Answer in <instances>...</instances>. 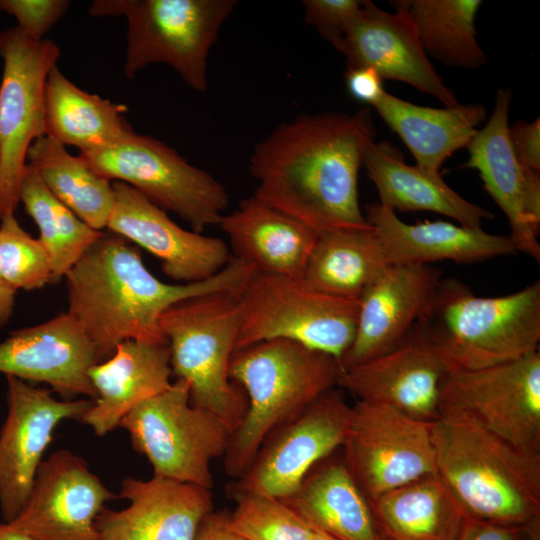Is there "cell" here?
Here are the masks:
<instances>
[{
    "mask_svg": "<svg viewBox=\"0 0 540 540\" xmlns=\"http://www.w3.org/2000/svg\"><path fill=\"white\" fill-rule=\"evenodd\" d=\"M0 224V277L14 289L33 290L51 281L48 253L39 238H33L14 214L3 216Z\"/></svg>",
    "mask_w": 540,
    "mask_h": 540,
    "instance_id": "8d00e7d4",
    "label": "cell"
},
{
    "mask_svg": "<svg viewBox=\"0 0 540 540\" xmlns=\"http://www.w3.org/2000/svg\"><path fill=\"white\" fill-rule=\"evenodd\" d=\"M383 79L370 67H347L345 83L356 100L374 106L384 94Z\"/></svg>",
    "mask_w": 540,
    "mask_h": 540,
    "instance_id": "60d3db41",
    "label": "cell"
},
{
    "mask_svg": "<svg viewBox=\"0 0 540 540\" xmlns=\"http://www.w3.org/2000/svg\"><path fill=\"white\" fill-rule=\"evenodd\" d=\"M531 540H540L539 525L532 530Z\"/></svg>",
    "mask_w": 540,
    "mask_h": 540,
    "instance_id": "7dc6e473",
    "label": "cell"
},
{
    "mask_svg": "<svg viewBox=\"0 0 540 540\" xmlns=\"http://www.w3.org/2000/svg\"><path fill=\"white\" fill-rule=\"evenodd\" d=\"M134 450L145 456L153 476L211 489V462L223 457L230 429L215 414L190 403L185 381L140 403L120 422Z\"/></svg>",
    "mask_w": 540,
    "mask_h": 540,
    "instance_id": "30bf717a",
    "label": "cell"
},
{
    "mask_svg": "<svg viewBox=\"0 0 540 540\" xmlns=\"http://www.w3.org/2000/svg\"><path fill=\"white\" fill-rule=\"evenodd\" d=\"M509 142L517 161L524 168L540 172V119L516 121L509 125Z\"/></svg>",
    "mask_w": 540,
    "mask_h": 540,
    "instance_id": "ab89813d",
    "label": "cell"
},
{
    "mask_svg": "<svg viewBox=\"0 0 540 540\" xmlns=\"http://www.w3.org/2000/svg\"><path fill=\"white\" fill-rule=\"evenodd\" d=\"M60 49L35 41L17 27L0 32V218L14 214L32 143L45 136L44 91Z\"/></svg>",
    "mask_w": 540,
    "mask_h": 540,
    "instance_id": "8fae6325",
    "label": "cell"
},
{
    "mask_svg": "<svg viewBox=\"0 0 540 540\" xmlns=\"http://www.w3.org/2000/svg\"><path fill=\"white\" fill-rule=\"evenodd\" d=\"M368 501L378 529L387 540H457L466 518L436 474Z\"/></svg>",
    "mask_w": 540,
    "mask_h": 540,
    "instance_id": "4dcf8cb0",
    "label": "cell"
},
{
    "mask_svg": "<svg viewBox=\"0 0 540 540\" xmlns=\"http://www.w3.org/2000/svg\"><path fill=\"white\" fill-rule=\"evenodd\" d=\"M405 3L427 56L463 69H478L486 63L475 28L481 0H405Z\"/></svg>",
    "mask_w": 540,
    "mask_h": 540,
    "instance_id": "836d02e7",
    "label": "cell"
},
{
    "mask_svg": "<svg viewBox=\"0 0 540 540\" xmlns=\"http://www.w3.org/2000/svg\"><path fill=\"white\" fill-rule=\"evenodd\" d=\"M65 147L43 136L30 146L27 164L76 216L91 228L103 231L114 205L112 182L96 173L80 155H71Z\"/></svg>",
    "mask_w": 540,
    "mask_h": 540,
    "instance_id": "d6a6232c",
    "label": "cell"
},
{
    "mask_svg": "<svg viewBox=\"0 0 540 540\" xmlns=\"http://www.w3.org/2000/svg\"><path fill=\"white\" fill-rule=\"evenodd\" d=\"M311 526V525H310ZM312 528V540H336L322 530L311 526Z\"/></svg>",
    "mask_w": 540,
    "mask_h": 540,
    "instance_id": "bcb514c9",
    "label": "cell"
},
{
    "mask_svg": "<svg viewBox=\"0 0 540 540\" xmlns=\"http://www.w3.org/2000/svg\"><path fill=\"white\" fill-rule=\"evenodd\" d=\"M236 5L235 0H95L88 13L126 18L127 78L148 65L165 63L190 88L204 93L210 50Z\"/></svg>",
    "mask_w": 540,
    "mask_h": 540,
    "instance_id": "52a82bcc",
    "label": "cell"
},
{
    "mask_svg": "<svg viewBox=\"0 0 540 540\" xmlns=\"http://www.w3.org/2000/svg\"><path fill=\"white\" fill-rule=\"evenodd\" d=\"M0 540H37L30 535L13 528L7 522H0Z\"/></svg>",
    "mask_w": 540,
    "mask_h": 540,
    "instance_id": "f6af8a7d",
    "label": "cell"
},
{
    "mask_svg": "<svg viewBox=\"0 0 540 540\" xmlns=\"http://www.w3.org/2000/svg\"><path fill=\"white\" fill-rule=\"evenodd\" d=\"M232 529L244 540H312L311 526L284 501L256 493L231 496Z\"/></svg>",
    "mask_w": 540,
    "mask_h": 540,
    "instance_id": "d590c367",
    "label": "cell"
},
{
    "mask_svg": "<svg viewBox=\"0 0 540 540\" xmlns=\"http://www.w3.org/2000/svg\"><path fill=\"white\" fill-rule=\"evenodd\" d=\"M341 365L334 357L286 339L236 350L229 376L246 394V413L230 436L224 470L240 478L266 438L338 384Z\"/></svg>",
    "mask_w": 540,
    "mask_h": 540,
    "instance_id": "5b68a950",
    "label": "cell"
},
{
    "mask_svg": "<svg viewBox=\"0 0 540 540\" xmlns=\"http://www.w3.org/2000/svg\"><path fill=\"white\" fill-rule=\"evenodd\" d=\"M445 365L416 325L391 350L341 369L338 384L363 401L393 408L412 418L433 422Z\"/></svg>",
    "mask_w": 540,
    "mask_h": 540,
    "instance_id": "ac0fdd59",
    "label": "cell"
},
{
    "mask_svg": "<svg viewBox=\"0 0 540 540\" xmlns=\"http://www.w3.org/2000/svg\"><path fill=\"white\" fill-rule=\"evenodd\" d=\"M254 273L251 265L231 255L209 279L164 283L148 270L127 239L103 231L65 275L67 313L93 342L102 362L125 340L167 343L159 325L167 308L217 291L238 296Z\"/></svg>",
    "mask_w": 540,
    "mask_h": 540,
    "instance_id": "7a4b0ae2",
    "label": "cell"
},
{
    "mask_svg": "<svg viewBox=\"0 0 540 540\" xmlns=\"http://www.w3.org/2000/svg\"><path fill=\"white\" fill-rule=\"evenodd\" d=\"M415 325L446 371L522 359L539 351L540 282L507 295L480 297L458 279L442 278Z\"/></svg>",
    "mask_w": 540,
    "mask_h": 540,
    "instance_id": "277c9868",
    "label": "cell"
},
{
    "mask_svg": "<svg viewBox=\"0 0 540 540\" xmlns=\"http://www.w3.org/2000/svg\"><path fill=\"white\" fill-rule=\"evenodd\" d=\"M529 527L502 525L466 516L457 540H523Z\"/></svg>",
    "mask_w": 540,
    "mask_h": 540,
    "instance_id": "b9f144b4",
    "label": "cell"
},
{
    "mask_svg": "<svg viewBox=\"0 0 540 540\" xmlns=\"http://www.w3.org/2000/svg\"><path fill=\"white\" fill-rule=\"evenodd\" d=\"M237 302L240 330L235 351L286 339L340 363L355 336L359 300L324 293L304 276L255 272Z\"/></svg>",
    "mask_w": 540,
    "mask_h": 540,
    "instance_id": "ba28073f",
    "label": "cell"
},
{
    "mask_svg": "<svg viewBox=\"0 0 540 540\" xmlns=\"http://www.w3.org/2000/svg\"><path fill=\"white\" fill-rule=\"evenodd\" d=\"M372 140L370 109L300 114L253 148L254 195L317 233L371 228L360 208L358 175Z\"/></svg>",
    "mask_w": 540,
    "mask_h": 540,
    "instance_id": "6da1fadb",
    "label": "cell"
},
{
    "mask_svg": "<svg viewBox=\"0 0 540 540\" xmlns=\"http://www.w3.org/2000/svg\"><path fill=\"white\" fill-rule=\"evenodd\" d=\"M512 97L509 88L497 90L488 121L466 146L469 158L463 167L479 173L485 190L508 219L516 250L539 262L540 178L520 165L512 151L508 137Z\"/></svg>",
    "mask_w": 540,
    "mask_h": 540,
    "instance_id": "e0dca14e",
    "label": "cell"
},
{
    "mask_svg": "<svg viewBox=\"0 0 540 540\" xmlns=\"http://www.w3.org/2000/svg\"><path fill=\"white\" fill-rule=\"evenodd\" d=\"M436 475L466 516L529 527L540 517V455L525 452L464 417L431 424Z\"/></svg>",
    "mask_w": 540,
    "mask_h": 540,
    "instance_id": "3957f363",
    "label": "cell"
},
{
    "mask_svg": "<svg viewBox=\"0 0 540 540\" xmlns=\"http://www.w3.org/2000/svg\"><path fill=\"white\" fill-rule=\"evenodd\" d=\"M442 273L429 265H390L359 299L354 339L341 369L381 355L412 329Z\"/></svg>",
    "mask_w": 540,
    "mask_h": 540,
    "instance_id": "603a6c76",
    "label": "cell"
},
{
    "mask_svg": "<svg viewBox=\"0 0 540 540\" xmlns=\"http://www.w3.org/2000/svg\"><path fill=\"white\" fill-rule=\"evenodd\" d=\"M8 413L0 429V510L12 522L32 489L43 455L63 420L81 421L91 399L57 400L51 391L6 376Z\"/></svg>",
    "mask_w": 540,
    "mask_h": 540,
    "instance_id": "9a60e30c",
    "label": "cell"
},
{
    "mask_svg": "<svg viewBox=\"0 0 540 540\" xmlns=\"http://www.w3.org/2000/svg\"><path fill=\"white\" fill-rule=\"evenodd\" d=\"M373 108L407 146L416 166L433 177H442L444 161L468 145L487 115L478 103L433 108L386 91Z\"/></svg>",
    "mask_w": 540,
    "mask_h": 540,
    "instance_id": "4316f807",
    "label": "cell"
},
{
    "mask_svg": "<svg viewBox=\"0 0 540 540\" xmlns=\"http://www.w3.org/2000/svg\"><path fill=\"white\" fill-rule=\"evenodd\" d=\"M112 185L114 205L106 229L157 257L163 272L173 280L209 279L230 260L222 239L183 229L130 185L120 181Z\"/></svg>",
    "mask_w": 540,
    "mask_h": 540,
    "instance_id": "ffe728a7",
    "label": "cell"
},
{
    "mask_svg": "<svg viewBox=\"0 0 540 540\" xmlns=\"http://www.w3.org/2000/svg\"><path fill=\"white\" fill-rule=\"evenodd\" d=\"M390 266L373 227L318 233L304 277L316 289L359 300Z\"/></svg>",
    "mask_w": 540,
    "mask_h": 540,
    "instance_id": "1f68e13d",
    "label": "cell"
},
{
    "mask_svg": "<svg viewBox=\"0 0 540 540\" xmlns=\"http://www.w3.org/2000/svg\"><path fill=\"white\" fill-rule=\"evenodd\" d=\"M281 500L336 540H385L367 497L342 458L319 462L298 489Z\"/></svg>",
    "mask_w": 540,
    "mask_h": 540,
    "instance_id": "f1b7e54d",
    "label": "cell"
},
{
    "mask_svg": "<svg viewBox=\"0 0 540 540\" xmlns=\"http://www.w3.org/2000/svg\"><path fill=\"white\" fill-rule=\"evenodd\" d=\"M19 199L39 228V240L50 259L51 281L65 277L103 233L91 228L58 200L28 164L22 176Z\"/></svg>",
    "mask_w": 540,
    "mask_h": 540,
    "instance_id": "e575fe53",
    "label": "cell"
},
{
    "mask_svg": "<svg viewBox=\"0 0 540 540\" xmlns=\"http://www.w3.org/2000/svg\"><path fill=\"white\" fill-rule=\"evenodd\" d=\"M0 282H2L1 277H0ZM2 283H3V282H2Z\"/></svg>",
    "mask_w": 540,
    "mask_h": 540,
    "instance_id": "c3c4849f",
    "label": "cell"
},
{
    "mask_svg": "<svg viewBox=\"0 0 540 540\" xmlns=\"http://www.w3.org/2000/svg\"><path fill=\"white\" fill-rule=\"evenodd\" d=\"M441 414L464 417L511 445L540 455L539 351L487 368L447 371Z\"/></svg>",
    "mask_w": 540,
    "mask_h": 540,
    "instance_id": "7c38bea8",
    "label": "cell"
},
{
    "mask_svg": "<svg viewBox=\"0 0 540 540\" xmlns=\"http://www.w3.org/2000/svg\"><path fill=\"white\" fill-rule=\"evenodd\" d=\"M88 376L97 398L81 421L104 436L137 405L171 386L170 348L168 343L125 340Z\"/></svg>",
    "mask_w": 540,
    "mask_h": 540,
    "instance_id": "d4e9b609",
    "label": "cell"
},
{
    "mask_svg": "<svg viewBox=\"0 0 540 540\" xmlns=\"http://www.w3.org/2000/svg\"><path fill=\"white\" fill-rule=\"evenodd\" d=\"M159 325L172 375L188 385L190 403L215 414L232 434L248 405L229 376L240 330L237 296L217 291L183 299L164 311Z\"/></svg>",
    "mask_w": 540,
    "mask_h": 540,
    "instance_id": "8992f818",
    "label": "cell"
},
{
    "mask_svg": "<svg viewBox=\"0 0 540 540\" xmlns=\"http://www.w3.org/2000/svg\"><path fill=\"white\" fill-rule=\"evenodd\" d=\"M365 210L390 265H429L441 260L471 263L517 252L509 236L482 228L441 220L408 224L380 203L368 204Z\"/></svg>",
    "mask_w": 540,
    "mask_h": 540,
    "instance_id": "cb8c5ba5",
    "label": "cell"
},
{
    "mask_svg": "<svg viewBox=\"0 0 540 540\" xmlns=\"http://www.w3.org/2000/svg\"><path fill=\"white\" fill-rule=\"evenodd\" d=\"M79 155L100 176L130 185L197 233L218 225L229 205L225 187L212 175L160 140L134 130L112 146Z\"/></svg>",
    "mask_w": 540,
    "mask_h": 540,
    "instance_id": "9c48e42d",
    "label": "cell"
},
{
    "mask_svg": "<svg viewBox=\"0 0 540 540\" xmlns=\"http://www.w3.org/2000/svg\"><path fill=\"white\" fill-rule=\"evenodd\" d=\"M127 107L89 93L70 81L55 65L44 91L45 136L80 152L112 146L133 131Z\"/></svg>",
    "mask_w": 540,
    "mask_h": 540,
    "instance_id": "f546056e",
    "label": "cell"
},
{
    "mask_svg": "<svg viewBox=\"0 0 540 540\" xmlns=\"http://www.w3.org/2000/svg\"><path fill=\"white\" fill-rule=\"evenodd\" d=\"M363 166L377 189L380 204L394 212L430 211L474 229L493 218L490 211L459 195L442 177L406 164L385 143L372 140L366 145Z\"/></svg>",
    "mask_w": 540,
    "mask_h": 540,
    "instance_id": "83f0119b",
    "label": "cell"
},
{
    "mask_svg": "<svg viewBox=\"0 0 540 540\" xmlns=\"http://www.w3.org/2000/svg\"><path fill=\"white\" fill-rule=\"evenodd\" d=\"M385 540H387V539H385Z\"/></svg>",
    "mask_w": 540,
    "mask_h": 540,
    "instance_id": "681fc988",
    "label": "cell"
},
{
    "mask_svg": "<svg viewBox=\"0 0 540 540\" xmlns=\"http://www.w3.org/2000/svg\"><path fill=\"white\" fill-rule=\"evenodd\" d=\"M16 291L0 282V329L9 321L14 307Z\"/></svg>",
    "mask_w": 540,
    "mask_h": 540,
    "instance_id": "ee69618b",
    "label": "cell"
},
{
    "mask_svg": "<svg viewBox=\"0 0 540 540\" xmlns=\"http://www.w3.org/2000/svg\"><path fill=\"white\" fill-rule=\"evenodd\" d=\"M431 424L384 405L352 406L342 459L368 500L436 474Z\"/></svg>",
    "mask_w": 540,
    "mask_h": 540,
    "instance_id": "4fadbf2b",
    "label": "cell"
},
{
    "mask_svg": "<svg viewBox=\"0 0 540 540\" xmlns=\"http://www.w3.org/2000/svg\"><path fill=\"white\" fill-rule=\"evenodd\" d=\"M116 497L82 457L57 450L41 462L22 510L9 524L37 540H102L96 518Z\"/></svg>",
    "mask_w": 540,
    "mask_h": 540,
    "instance_id": "2e32d148",
    "label": "cell"
},
{
    "mask_svg": "<svg viewBox=\"0 0 540 540\" xmlns=\"http://www.w3.org/2000/svg\"><path fill=\"white\" fill-rule=\"evenodd\" d=\"M364 0H303L305 22L337 51Z\"/></svg>",
    "mask_w": 540,
    "mask_h": 540,
    "instance_id": "74e56055",
    "label": "cell"
},
{
    "mask_svg": "<svg viewBox=\"0 0 540 540\" xmlns=\"http://www.w3.org/2000/svg\"><path fill=\"white\" fill-rule=\"evenodd\" d=\"M99 362L93 342L67 312L16 330L0 343V373L46 383L64 400H96L88 371Z\"/></svg>",
    "mask_w": 540,
    "mask_h": 540,
    "instance_id": "44dd1931",
    "label": "cell"
},
{
    "mask_svg": "<svg viewBox=\"0 0 540 540\" xmlns=\"http://www.w3.org/2000/svg\"><path fill=\"white\" fill-rule=\"evenodd\" d=\"M218 225L229 238L232 256L267 274L304 276L318 235L254 194Z\"/></svg>",
    "mask_w": 540,
    "mask_h": 540,
    "instance_id": "484cf974",
    "label": "cell"
},
{
    "mask_svg": "<svg viewBox=\"0 0 540 540\" xmlns=\"http://www.w3.org/2000/svg\"><path fill=\"white\" fill-rule=\"evenodd\" d=\"M393 6L395 11L388 12L364 0L338 49L346 57L347 67H370L383 80L411 85L445 107L459 105L424 52L405 0L393 2Z\"/></svg>",
    "mask_w": 540,
    "mask_h": 540,
    "instance_id": "d6986e66",
    "label": "cell"
},
{
    "mask_svg": "<svg viewBox=\"0 0 540 540\" xmlns=\"http://www.w3.org/2000/svg\"><path fill=\"white\" fill-rule=\"evenodd\" d=\"M210 490L156 476L126 477L118 497L129 505L117 511L103 508L96 527L102 540H194L213 511Z\"/></svg>",
    "mask_w": 540,
    "mask_h": 540,
    "instance_id": "7402d4cb",
    "label": "cell"
},
{
    "mask_svg": "<svg viewBox=\"0 0 540 540\" xmlns=\"http://www.w3.org/2000/svg\"><path fill=\"white\" fill-rule=\"evenodd\" d=\"M351 411L342 392L335 388L325 392L266 438L228 494L256 493L278 499L292 495L319 462L342 447Z\"/></svg>",
    "mask_w": 540,
    "mask_h": 540,
    "instance_id": "5bb4252c",
    "label": "cell"
},
{
    "mask_svg": "<svg viewBox=\"0 0 540 540\" xmlns=\"http://www.w3.org/2000/svg\"><path fill=\"white\" fill-rule=\"evenodd\" d=\"M69 6L67 0H0V11L12 15L17 21L16 27L35 41L45 39Z\"/></svg>",
    "mask_w": 540,
    "mask_h": 540,
    "instance_id": "f35d334b",
    "label": "cell"
},
{
    "mask_svg": "<svg viewBox=\"0 0 540 540\" xmlns=\"http://www.w3.org/2000/svg\"><path fill=\"white\" fill-rule=\"evenodd\" d=\"M194 540H244L231 527L229 513L210 512L201 522Z\"/></svg>",
    "mask_w": 540,
    "mask_h": 540,
    "instance_id": "7bdbcfd3",
    "label": "cell"
}]
</instances>
